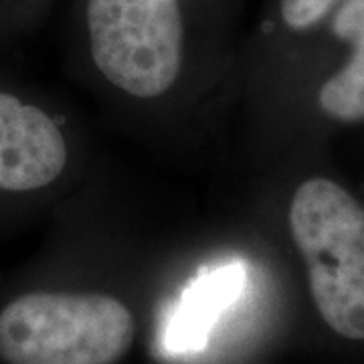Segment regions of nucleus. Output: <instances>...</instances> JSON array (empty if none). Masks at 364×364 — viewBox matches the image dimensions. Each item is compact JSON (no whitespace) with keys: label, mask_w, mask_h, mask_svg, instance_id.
Segmentation results:
<instances>
[{"label":"nucleus","mask_w":364,"mask_h":364,"mask_svg":"<svg viewBox=\"0 0 364 364\" xmlns=\"http://www.w3.org/2000/svg\"><path fill=\"white\" fill-rule=\"evenodd\" d=\"M287 229L318 316L336 336L364 342V200L328 174L299 181Z\"/></svg>","instance_id":"f257e3e1"},{"label":"nucleus","mask_w":364,"mask_h":364,"mask_svg":"<svg viewBox=\"0 0 364 364\" xmlns=\"http://www.w3.org/2000/svg\"><path fill=\"white\" fill-rule=\"evenodd\" d=\"M134 338L130 308L107 294L33 291L0 312L6 364H116Z\"/></svg>","instance_id":"f03ea898"},{"label":"nucleus","mask_w":364,"mask_h":364,"mask_svg":"<svg viewBox=\"0 0 364 364\" xmlns=\"http://www.w3.org/2000/svg\"><path fill=\"white\" fill-rule=\"evenodd\" d=\"M93 63L114 87L154 100L182 69L181 0H87Z\"/></svg>","instance_id":"7ed1b4c3"},{"label":"nucleus","mask_w":364,"mask_h":364,"mask_svg":"<svg viewBox=\"0 0 364 364\" xmlns=\"http://www.w3.org/2000/svg\"><path fill=\"white\" fill-rule=\"evenodd\" d=\"M67 142L51 116L0 93V191H37L61 176Z\"/></svg>","instance_id":"20e7f679"},{"label":"nucleus","mask_w":364,"mask_h":364,"mask_svg":"<svg viewBox=\"0 0 364 364\" xmlns=\"http://www.w3.org/2000/svg\"><path fill=\"white\" fill-rule=\"evenodd\" d=\"M330 31L348 53L316 87V107L332 124H364V0H342Z\"/></svg>","instance_id":"39448f33"},{"label":"nucleus","mask_w":364,"mask_h":364,"mask_svg":"<svg viewBox=\"0 0 364 364\" xmlns=\"http://www.w3.org/2000/svg\"><path fill=\"white\" fill-rule=\"evenodd\" d=\"M245 286V267L227 263L198 277L182 296L166 326V348L170 352L196 350L205 344L210 328Z\"/></svg>","instance_id":"423d86ee"},{"label":"nucleus","mask_w":364,"mask_h":364,"mask_svg":"<svg viewBox=\"0 0 364 364\" xmlns=\"http://www.w3.org/2000/svg\"><path fill=\"white\" fill-rule=\"evenodd\" d=\"M340 2L342 0H279V14L289 31L308 33L330 18Z\"/></svg>","instance_id":"0eeeda50"}]
</instances>
